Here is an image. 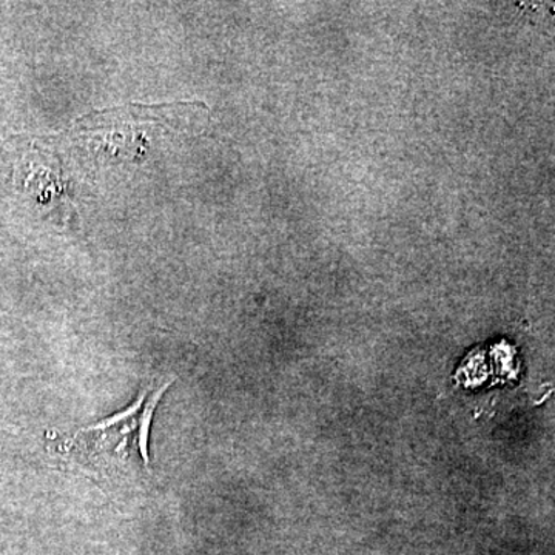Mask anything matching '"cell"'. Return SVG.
<instances>
[{
    "mask_svg": "<svg viewBox=\"0 0 555 555\" xmlns=\"http://www.w3.org/2000/svg\"><path fill=\"white\" fill-rule=\"evenodd\" d=\"M169 386L170 383L159 386L147 403V392L141 393L120 414L80 429L75 436L62 438L61 454L105 476L127 474L134 460L139 459L149 466V434L153 414Z\"/></svg>",
    "mask_w": 555,
    "mask_h": 555,
    "instance_id": "6da1fadb",
    "label": "cell"
}]
</instances>
